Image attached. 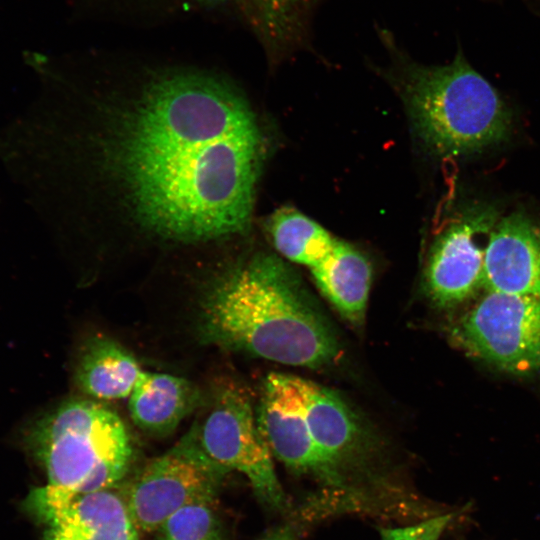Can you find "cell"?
Returning a JSON list of instances; mask_svg holds the SVG:
<instances>
[{"label": "cell", "mask_w": 540, "mask_h": 540, "mask_svg": "<svg viewBox=\"0 0 540 540\" xmlns=\"http://www.w3.org/2000/svg\"><path fill=\"white\" fill-rule=\"evenodd\" d=\"M67 101L58 139L79 228L180 247L250 232L265 137L228 73L97 52L67 83Z\"/></svg>", "instance_id": "cell-1"}, {"label": "cell", "mask_w": 540, "mask_h": 540, "mask_svg": "<svg viewBox=\"0 0 540 540\" xmlns=\"http://www.w3.org/2000/svg\"><path fill=\"white\" fill-rule=\"evenodd\" d=\"M201 339L285 365L322 368L341 355L337 335L298 274L255 251L224 267L200 306Z\"/></svg>", "instance_id": "cell-2"}, {"label": "cell", "mask_w": 540, "mask_h": 540, "mask_svg": "<svg viewBox=\"0 0 540 540\" xmlns=\"http://www.w3.org/2000/svg\"><path fill=\"white\" fill-rule=\"evenodd\" d=\"M379 36L391 65L387 75L402 93L412 127L429 152L460 157L505 141L512 114L498 91L459 49L445 65L412 61L384 29Z\"/></svg>", "instance_id": "cell-3"}, {"label": "cell", "mask_w": 540, "mask_h": 540, "mask_svg": "<svg viewBox=\"0 0 540 540\" xmlns=\"http://www.w3.org/2000/svg\"><path fill=\"white\" fill-rule=\"evenodd\" d=\"M27 443L48 485L79 492L114 487L128 473L134 452L121 417L91 399L56 407L34 424Z\"/></svg>", "instance_id": "cell-4"}, {"label": "cell", "mask_w": 540, "mask_h": 540, "mask_svg": "<svg viewBox=\"0 0 540 540\" xmlns=\"http://www.w3.org/2000/svg\"><path fill=\"white\" fill-rule=\"evenodd\" d=\"M199 446L191 428L172 448L150 460L125 493L131 518L140 531L152 532L181 508L216 501L229 473Z\"/></svg>", "instance_id": "cell-5"}, {"label": "cell", "mask_w": 540, "mask_h": 540, "mask_svg": "<svg viewBox=\"0 0 540 540\" xmlns=\"http://www.w3.org/2000/svg\"><path fill=\"white\" fill-rule=\"evenodd\" d=\"M203 452L228 471H238L258 498L282 509L285 497L248 394L235 384L220 388L203 420L191 427Z\"/></svg>", "instance_id": "cell-6"}, {"label": "cell", "mask_w": 540, "mask_h": 540, "mask_svg": "<svg viewBox=\"0 0 540 540\" xmlns=\"http://www.w3.org/2000/svg\"><path fill=\"white\" fill-rule=\"evenodd\" d=\"M467 353L515 375L540 369V299L487 291L452 327Z\"/></svg>", "instance_id": "cell-7"}, {"label": "cell", "mask_w": 540, "mask_h": 540, "mask_svg": "<svg viewBox=\"0 0 540 540\" xmlns=\"http://www.w3.org/2000/svg\"><path fill=\"white\" fill-rule=\"evenodd\" d=\"M500 217L492 204H468L435 236L425 268V286L437 306H456L483 286L485 248Z\"/></svg>", "instance_id": "cell-8"}, {"label": "cell", "mask_w": 540, "mask_h": 540, "mask_svg": "<svg viewBox=\"0 0 540 540\" xmlns=\"http://www.w3.org/2000/svg\"><path fill=\"white\" fill-rule=\"evenodd\" d=\"M25 508L45 525L44 540H139L126 496L115 486L79 492L46 484L29 493Z\"/></svg>", "instance_id": "cell-9"}, {"label": "cell", "mask_w": 540, "mask_h": 540, "mask_svg": "<svg viewBox=\"0 0 540 540\" xmlns=\"http://www.w3.org/2000/svg\"><path fill=\"white\" fill-rule=\"evenodd\" d=\"M269 450L292 471L332 487H344L343 476L314 443L292 375L271 373L263 382L256 413Z\"/></svg>", "instance_id": "cell-10"}, {"label": "cell", "mask_w": 540, "mask_h": 540, "mask_svg": "<svg viewBox=\"0 0 540 540\" xmlns=\"http://www.w3.org/2000/svg\"><path fill=\"white\" fill-rule=\"evenodd\" d=\"M314 443L323 457L343 476L363 470L374 454V441L361 420L334 391L293 376Z\"/></svg>", "instance_id": "cell-11"}, {"label": "cell", "mask_w": 540, "mask_h": 540, "mask_svg": "<svg viewBox=\"0 0 540 540\" xmlns=\"http://www.w3.org/2000/svg\"><path fill=\"white\" fill-rule=\"evenodd\" d=\"M483 287L540 299V224L528 214L514 211L495 224L484 253Z\"/></svg>", "instance_id": "cell-12"}, {"label": "cell", "mask_w": 540, "mask_h": 540, "mask_svg": "<svg viewBox=\"0 0 540 540\" xmlns=\"http://www.w3.org/2000/svg\"><path fill=\"white\" fill-rule=\"evenodd\" d=\"M199 390L187 379L145 371L128 398L134 424L146 433L165 436L200 403Z\"/></svg>", "instance_id": "cell-13"}, {"label": "cell", "mask_w": 540, "mask_h": 540, "mask_svg": "<svg viewBox=\"0 0 540 540\" xmlns=\"http://www.w3.org/2000/svg\"><path fill=\"white\" fill-rule=\"evenodd\" d=\"M327 300L349 323H363L372 279L366 256L349 243L336 241L330 254L311 269Z\"/></svg>", "instance_id": "cell-14"}, {"label": "cell", "mask_w": 540, "mask_h": 540, "mask_svg": "<svg viewBox=\"0 0 540 540\" xmlns=\"http://www.w3.org/2000/svg\"><path fill=\"white\" fill-rule=\"evenodd\" d=\"M144 372L126 348L108 337L96 336L82 350L76 382L96 401L120 400L129 398Z\"/></svg>", "instance_id": "cell-15"}, {"label": "cell", "mask_w": 540, "mask_h": 540, "mask_svg": "<svg viewBox=\"0 0 540 540\" xmlns=\"http://www.w3.org/2000/svg\"><path fill=\"white\" fill-rule=\"evenodd\" d=\"M262 228L283 257L310 269L330 254L337 241L323 226L292 207H281L268 215Z\"/></svg>", "instance_id": "cell-16"}, {"label": "cell", "mask_w": 540, "mask_h": 540, "mask_svg": "<svg viewBox=\"0 0 540 540\" xmlns=\"http://www.w3.org/2000/svg\"><path fill=\"white\" fill-rule=\"evenodd\" d=\"M194 4H233L249 23L266 30H287L309 21L324 0H192Z\"/></svg>", "instance_id": "cell-17"}, {"label": "cell", "mask_w": 540, "mask_h": 540, "mask_svg": "<svg viewBox=\"0 0 540 540\" xmlns=\"http://www.w3.org/2000/svg\"><path fill=\"white\" fill-rule=\"evenodd\" d=\"M157 532L158 540H223L215 501L194 503L181 508Z\"/></svg>", "instance_id": "cell-18"}, {"label": "cell", "mask_w": 540, "mask_h": 540, "mask_svg": "<svg viewBox=\"0 0 540 540\" xmlns=\"http://www.w3.org/2000/svg\"><path fill=\"white\" fill-rule=\"evenodd\" d=\"M193 4L192 0H92V5L109 15L157 17L172 14Z\"/></svg>", "instance_id": "cell-19"}, {"label": "cell", "mask_w": 540, "mask_h": 540, "mask_svg": "<svg viewBox=\"0 0 540 540\" xmlns=\"http://www.w3.org/2000/svg\"><path fill=\"white\" fill-rule=\"evenodd\" d=\"M451 514H443L415 525L382 528V540H438L451 520Z\"/></svg>", "instance_id": "cell-20"}, {"label": "cell", "mask_w": 540, "mask_h": 540, "mask_svg": "<svg viewBox=\"0 0 540 540\" xmlns=\"http://www.w3.org/2000/svg\"><path fill=\"white\" fill-rule=\"evenodd\" d=\"M260 540H295V532L289 525L281 526L269 531Z\"/></svg>", "instance_id": "cell-21"}]
</instances>
